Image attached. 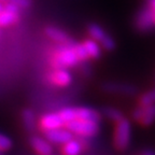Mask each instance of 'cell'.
<instances>
[{"label":"cell","instance_id":"6da1fadb","mask_svg":"<svg viewBox=\"0 0 155 155\" xmlns=\"http://www.w3.org/2000/svg\"><path fill=\"white\" fill-rule=\"evenodd\" d=\"M58 114L65 124L73 120L91 121L98 124L101 121L100 112L90 107H65L58 111Z\"/></svg>","mask_w":155,"mask_h":155},{"label":"cell","instance_id":"7a4b0ae2","mask_svg":"<svg viewBox=\"0 0 155 155\" xmlns=\"http://www.w3.org/2000/svg\"><path fill=\"white\" fill-rule=\"evenodd\" d=\"M74 43L59 44L57 51L55 52L53 59H52V66H53L54 70L72 68L80 63L74 53V50H73Z\"/></svg>","mask_w":155,"mask_h":155},{"label":"cell","instance_id":"3957f363","mask_svg":"<svg viewBox=\"0 0 155 155\" xmlns=\"http://www.w3.org/2000/svg\"><path fill=\"white\" fill-rule=\"evenodd\" d=\"M65 128L68 129L73 136L75 135L80 138H94L100 131V126L98 123L80 120H73L66 123Z\"/></svg>","mask_w":155,"mask_h":155},{"label":"cell","instance_id":"277c9868","mask_svg":"<svg viewBox=\"0 0 155 155\" xmlns=\"http://www.w3.org/2000/svg\"><path fill=\"white\" fill-rule=\"evenodd\" d=\"M131 139V124L130 121L126 117H123L115 125L114 129L113 143L116 150L125 151L128 149Z\"/></svg>","mask_w":155,"mask_h":155},{"label":"cell","instance_id":"5b68a950","mask_svg":"<svg viewBox=\"0 0 155 155\" xmlns=\"http://www.w3.org/2000/svg\"><path fill=\"white\" fill-rule=\"evenodd\" d=\"M87 34L90 35L91 39L96 41L101 48L107 51H112L115 48V41L108 32L96 23H91L87 26Z\"/></svg>","mask_w":155,"mask_h":155},{"label":"cell","instance_id":"8992f818","mask_svg":"<svg viewBox=\"0 0 155 155\" xmlns=\"http://www.w3.org/2000/svg\"><path fill=\"white\" fill-rule=\"evenodd\" d=\"M135 25L138 30L142 32L150 31L155 28V12L150 7H143L135 18Z\"/></svg>","mask_w":155,"mask_h":155},{"label":"cell","instance_id":"52a82bcc","mask_svg":"<svg viewBox=\"0 0 155 155\" xmlns=\"http://www.w3.org/2000/svg\"><path fill=\"white\" fill-rule=\"evenodd\" d=\"M101 90L108 94H121L134 96L138 93V88L133 84L121 82H104L101 84Z\"/></svg>","mask_w":155,"mask_h":155},{"label":"cell","instance_id":"ba28073f","mask_svg":"<svg viewBox=\"0 0 155 155\" xmlns=\"http://www.w3.org/2000/svg\"><path fill=\"white\" fill-rule=\"evenodd\" d=\"M43 135H44V138L51 143V144H59V145L61 144L64 145L65 143H67L68 141H70L74 137L65 127L43 131Z\"/></svg>","mask_w":155,"mask_h":155},{"label":"cell","instance_id":"9c48e42d","mask_svg":"<svg viewBox=\"0 0 155 155\" xmlns=\"http://www.w3.org/2000/svg\"><path fill=\"white\" fill-rule=\"evenodd\" d=\"M19 21V9L11 2L3 5L2 11L0 12V26L5 27L16 24Z\"/></svg>","mask_w":155,"mask_h":155},{"label":"cell","instance_id":"30bf717a","mask_svg":"<svg viewBox=\"0 0 155 155\" xmlns=\"http://www.w3.org/2000/svg\"><path fill=\"white\" fill-rule=\"evenodd\" d=\"M65 123L57 113H46L43 116H41V119L39 121V127L43 131L51 130V129H56L64 127Z\"/></svg>","mask_w":155,"mask_h":155},{"label":"cell","instance_id":"8fae6325","mask_svg":"<svg viewBox=\"0 0 155 155\" xmlns=\"http://www.w3.org/2000/svg\"><path fill=\"white\" fill-rule=\"evenodd\" d=\"M29 144L39 155H52L53 147L45 138L40 136H31L29 138Z\"/></svg>","mask_w":155,"mask_h":155},{"label":"cell","instance_id":"7c38bea8","mask_svg":"<svg viewBox=\"0 0 155 155\" xmlns=\"http://www.w3.org/2000/svg\"><path fill=\"white\" fill-rule=\"evenodd\" d=\"M50 81L53 85L59 87H66L72 83V74L68 69H58L54 70L48 77Z\"/></svg>","mask_w":155,"mask_h":155},{"label":"cell","instance_id":"4fadbf2b","mask_svg":"<svg viewBox=\"0 0 155 155\" xmlns=\"http://www.w3.org/2000/svg\"><path fill=\"white\" fill-rule=\"evenodd\" d=\"M44 34L48 38H50L53 41L57 42L58 44H72L74 43L72 39L68 36L64 30L54 26H48L44 29Z\"/></svg>","mask_w":155,"mask_h":155},{"label":"cell","instance_id":"5bb4252c","mask_svg":"<svg viewBox=\"0 0 155 155\" xmlns=\"http://www.w3.org/2000/svg\"><path fill=\"white\" fill-rule=\"evenodd\" d=\"M140 107V106H139ZM139 123L143 126H151L155 123V104L140 107V119Z\"/></svg>","mask_w":155,"mask_h":155},{"label":"cell","instance_id":"9a60e30c","mask_svg":"<svg viewBox=\"0 0 155 155\" xmlns=\"http://www.w3.org/2000/svg\"><path fill=\"white\" fill-rule=\"evenodd\" d=\"M82 43L84 45L87 55H88V58L98 59V58L101 57V46L97 43L96 41H94L93 39H86Z\"/></svg>","mask_w":155,"mask_h":155},{"label":"cell","instance_id":"2e32d148","mask_svg":"<svg viewBox=\"0 0 155 155\" xmlns=\"http://www.w3.org/2000/svg\"><path fill=\"white\" fill-rule=\"evenodd\" d=\"M83 143L79 139H71L63 145L64 155H80L83 151Z\"/></svg>","mask_w":155,"mask_h":155},{"label":"cell","instance_id":"e0dca14e","mask_svg":"<svg viewBox=\"0 0 155 155\" xmlns=\"http://www.w3.org/2000/svg\"><path fill=\"white\" fill-rule=\"evenodd\" d=\"M22 122L25 129L29 133L35 130L36 128V114L31 109H24L22 112Z\"/></svg>","mask_w":155,"mask_h":155},{"label":"cell","instance_id":"ac0fdd59","mask_svg":"<svg viewBox=\"0 0 155 155\" xmlns=\"http://www.w3.org/2000/svg\"><path fill=\"white\" fill-rule=\"evenodd\" d=\"M100 114H102L104 117H107V119L110 120V121L115 122V123L121 121V120L124 117L123 113H122L119 109L113 108V107H104Z\"/></svg>","mask_w":155,"mask_h":155},{"label":"cell","instance_id":"d6986e66","mask_svg":"<svg viewBox=\"0 0 155 155\" xmlns=\"http://www.w3.org/2000/svg\"><path fill=\"white\" fill-rule=\"evenodd\" d=\"M150 104H155V88L148 91L147 93L142 94L139 98V106L147 107Z\"/></svg>","mask_w":155,"mask_h":155},{"label":"cell","instance_id":"ffe728a7","mask_svg":"<svg viewBox=\"0 0 155 155\" xmlns=\"http://www.w3.org/2000/svg\"><path fill=\"white\" fill-rule=\"evenodd\" d=\"M73 50H74V53L77 55L79 61H83L85 63L86 61H88V55H87L86 51H85V48L83 45V43H78L75 42L74 45H73Z\"/></svg>","mask_w":155,"mask_h":155},{"label":"cell","instance_id":"44dd1931","mask_svg":"<svg viewBox=\"0 0 155 155\" xmlns=\"http://www.w3.org/2000/svg\"><path fill=\"white\" fill-rule=\"evenodd\" d=\"M12 147V140L9 136L5 135V134L0 133V152L3 151H8Z\"/></svg>","mask_w":155,"mask_h":155},{"label":"cell","instance_id":"7402d4cb","mask_svg":"<svg viewBox=\"0 0 155 155\" xmlns=\"http://www.w3.org/2000/svg\"><path fill=\"white\" fill-rule=\"evenodd\" d=\"M7 2L13 3L18 9H28L31 7L32 0H7Z\"/></svg>","mask_w":155,"mask_h":155},{"label":"cell","instance_id":"603a6c76","mask_svg":"<svg viewBox=\"0 0 155 155\" xmlns=\"http://www.w3.org/2000/svg\"><path fill=\"white\" fill-rule=\"evenodd\" d=\"M141 155H155V151L153 150H145Z\"/></svg>","mask_w":155,"mask_h":155},{"label":"cell","instance_id":"cb8c5ba5","mask_svg":"<svg viewBox=\"0 0 155 155\" xmlns=\"http://www.w3.org/2000/svg\"><path fill=\"white\" fill-rule=\"evenodd\" d=\"M148 5H150L155 11V0H148Z\"/></svg>","mask_w":155,"mask_h":155},{"label":"cell","instance_id":"d4e9b609","mask_svg":"<svg viewBox=\"0 0 155 155\" xmlns=\"http://www.w3.org/2000/svg\"><path fill=\"white\" fill-rule=\"evenodd\" d=\"M2 9H3V5H2V2H0V12L2 11Z\"/></svg>","mask_w":155,"mask_h":155},{"label":"cell","instance_id":"484cf974","mask_svg":"<svg viewBox=\"0 0 155 155\" xmlns=\"http://www.w3.org/2000/svg\"><path fill=\"white\" fill-rule=\"evenodd\" d=\"M0 2H7V0H0Z\"/></svg>","mask_w":155,"mask_h":155},{"label":"cell","instance_id":"4316f807","mask_svg":"<svg viewBox=\"0 0 155 155\" xmlns=\"http://www.w3.org/2000/svg\"><path fill=\"white\" fill-rule=\"evenodd\" d=\"M154 12H155V11H154Z\"/></svg>","mask_w":155,"mask_h":155},{"label":"cell","instance_id":"83f0119b","mask_svg":"<svg viewBox=\"0 0 155 155\" xmlns=\"http://www.w3.org/2000/svg\"><path fill=\"white\" fill-rule=\"evenodd\" d=\"M0 153H1V152H0Z\"/></svg>","mask_w":155,"mask_h":155}]
</instances>
